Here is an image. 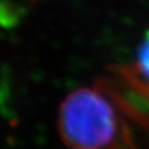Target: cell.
Returning <instances> with one entry per match:
<instances>
[{
    "label": "cell",
    "instance_id": "1",
    "mask_svg": "<svg viewBox=\"0 0 149 149\" xmlns=\"http://www.w3.org/2000/svg\"><path fill=\"white\" fill-rule=\"evenodd\" d=\"M61 139L81 149H143L130 124L112 100L96 85L77 88L58 112Z\"/></svg>",
    "mask_w": 149,
    "mask_h": 149
},
{
    "label": "cell",
    "instance_id": "2",
    "mask_svg": "<svg viewBox=\"0 0 149 149\" xmlns=\"http://www.w3.org/2000/svg\"><path fill=\"white\" fill-rule=\"evenodd\" d=\"M120 113L149 137V80L137 66H112L96 82Z\"/></svg>",
    "mask_w": 149,
    "mask_h": 149
},
{
    "label": "cell",
    "instance_id": "3",
    "mask_svg": "<svg viewBox=\"0 0 149 149\" xmlns=\"http://www.w3.org/2000/svg\"><path fill=\"white\" fill-rule=\"evenodd\" d=\"M137 67L144 76L149 80V30L146 32L138 49Z\"/></svg>",
    "mask_w": 149,
    "mask_h": 149
},
{
    "label": "cell",
    "instance_id": "4",
    "mask_svg": "<svg viewBox=\"0 0 149 149\" xmlns=\"http://www.w3.org/2000/svg\"><path fill=\"white\" fill-rule=\"evenodd\" d=\"M72 149H81V148H72Z\"/></svg>",
    "mask_w": 149,
    "mask_h": 149
}]
</instances>
